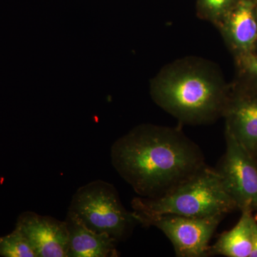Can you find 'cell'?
Wrapping results in <instances>:
<instances>
[{"instance_id":"obj_1","label":"cell","mask_w":257,"mask_h":257,"mask_svg":"<svg viewBox=\"0 0 257 257\" xmlns=\"http://www.w3.org/2000/svg\"><path fill=\"white\" fill-rule=\"evenodd\" d=\"M111 164L140 197L158 198L207 166L199 145L178 128L143 124L111 147Z\"/></svg>"},{"instance_id":"obj_2","label":"cell","mask_w":257,"mask_h":257,"mask_svg":"<svg viewBox=\"0 0 257 257\" xmlns=\"http://www.w3.org/2000/svg\"><path fill=\"white\" fill-rule=\"evenodd\" d=\"M231 86L209 61L187 57L165 66L152 81L154 101L182 124L212 123L222 117Z\"/></svg>"},{"instance_id":"obj_3","label":"cell","mask_w":257,"mask_h":257,"mask_svg":"<svg viewBox=\"0 0 257 257\" xmlns=\"http://www.w3.org/2000/svg\"><path fill=\"white\" fill-rule=\"evenodd\" d=\"M131 206L133 214L138 215L175 214L189 217L226 216L238 209L217 171L207 165L165 195L136 197Z\"/></svg>"},{"instance_id":"obj_4","label":"cell","mask_w":257,"mask_h":257,"mask_svg":"<svg viewBox=\"0 0 257 257\" xmlns=\"http://www.w3.org/2000/svg\"><path fill=\"white\" fill-rule=\"evenodd\" d=\"M67 215L91 231L109 235L119 243L139 224L133 211L123 206L114 186L99 179L77 189Z\"/></svg>"},{"instance_id":"obj_5","label":"cell","mask_w":257,"mask_h":257,"mask_svg":"<svg viewBox=\"0 0 257 257\" xmlns=\"http://www.w3.org/2000/svg\"><path fill=\"white\" fill-rule=\"evenodd\" d=\"M138 224L160 229L173 245L178 257L209 256V242L224 215L189 217L175 214L138 215Z\"/></svg>"},{"instance_id":"obj_6","label":"cell","mask_w":257,"mask_h":257,"mask_svg":"<svg viewBox=\"0 0 257 257\" xmlns=\"http://www.w3.org/2000/svg\"><path fill=\"white\" fill-rule=\"evenodd\" d=\"M224 135L226 150L216 170L239 210H257L256 161L230 134Z\"/></svg>"},{"instance_id":"obj_7","label":"cell","mask_w":257,"mask_h":257,"mask_svg":"<svg viewBox=\"0 0 257 257\" xmlns=\"http://www.w3.org/2000/svg\"><path fill=\"white\" fill-rule=\"evenodd\" d=\"M248 78L251 82L230 88L222 117L225 132L253 156L257 150V80Z\"/></svg>"},{"instance_id":"obj_8","label":"cell","mask_w":257,"mask_h":257,"mask_svg":"<svg viewBox=\"0 0 257 257\" xmlns=\"http://www.w3.org/2000/svg\"><path fill=\"white\" fill-rule=\"evenodd\" d=\"M15 228L26 236L37 257H67L69 234L65 221L25 211L18 216Z\"/></svg>"},{"instance_id":"obj_9","label":"cell","mask_w":257,"mask_h":257,"mask_svg":"<svg viewBox=\"0 0 257 257\" xmlns=\"http://www.w3.org/2000/svg\"><path fill=\"white\" fill-rule=\"evenodd\" d=\"M217 27L236 59L256 52V0H236Z\"/></svg>"},{"instance_id":"obj_10","label":"cell","mask_w":257,"mask_h":257,"mask_svg":"<svg viewBox=\"0 0 257 257\" xmlns=\"http://www.w3.org/2000/svg\"><path fill=\"white\" fill-rule=\"evenodd\" d=\"M66 224L69 234L67 257H117L118 241L109 235L88 229L68 215Z\"/></svg>"},{"instance_id":"obj_11","label":"cell","mask_w":257,"mask_h":257,"mask_svg":"<svg viewBox=\"0 0 257 257\" xmlns=\"http://www.w3.org/2000/svg\"><path fill=\"white\" fill-rule=\"evenodd\" d=\"M241 217L232 229L225 231L209 248V255L250 257L252 250L253 211H241Z\"/></svg>"},{"instance_id":"obj_12","label":"cell","mask_w":257,"mask_h":257,"mask_svg":"<svg viewBox=\"0 0 257 257\" xmlns=\"http://www.w3.org/2000/svg\"><path fill=\"white\" fill-rule=\"evenodd\" d=\"M0 256L4 257H37L29 240L18 229L0 236Z\"/></svg>"},{"instance_id":"obj_13","label":"cell","mask_w":257,"mask_h":257,"mask_svg":"<svg viewBox=\"0 0 257 257\" xmlns=\"http://www.w3.org/2000/svg\"><path fill=\"white\" fill-rule=\"evenodd\" d=\"M236 0H197V9L201 18L209 20L217 26Z\"/></svg>"},{"instance_id":"obj_14","label":"cell","mask_w":257,"mask_h":257,"mask_svg":"<svg viewBox=\"0 0 257 257\" xmlns=\"http://www.w3.org/2000/svg\"><path fill=\"white\" fill-rule=\"evenodd\" d=\"M236 60L244 75L257 80V52H253Z\"/></svg>"},{"instance_id":"obj_15","label":"cell","mask_w":257,"mask_h":257,"mask_svg":"<svg viewBox=\"0 0 257 257\" xmlns=\"http://www.w3.org/2000/svg\"><path fill=\"white\" fill-rule=\"evenodd\" d=\"M250 257H257V221H253L252 226V250Z\"/></svg>"},{"instance_id":"obj_16","label":"cell","mask_w":257,"mask_h":257,"mask_svg":"<svg viewBox=\"0 0 257 257\" xmlns=\"http://www.w3.org/2000/svg\"><path fill=\"white\" fill-rule=\"evenodd\" d=\"M253 158H254L255 161H256V163L257 165V150L256 152H255L254 155H253Z\"/></svg>"},{"instance_id":"obj_17","label":"cell","mask_w":257,"mask_h":257,"mask_svg":"<svg viewBox=\"0 0 257 257\" xmlns=\"http://www.w3.org/2000/svg\"><path fill=\"white\" fill-rule=\"evenodd\" d=\"M256 50L257 51V43H256Z\"/></svg>"},{"instance_id":"obj_18","label":"cell","mask_w":257,"mask_h":257,"mask_svg":"<svg viewBox=\"0 0 257 257\" xmlns=\"http://www.w3.org/2000/svg\"><path fill=\"white\" fill-rule=\"evenodd\" d=\"M256 3H257V0H256Z\"/></svg>"}]
</instances>
